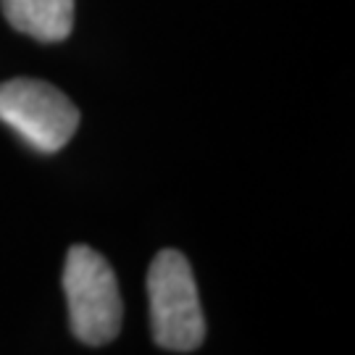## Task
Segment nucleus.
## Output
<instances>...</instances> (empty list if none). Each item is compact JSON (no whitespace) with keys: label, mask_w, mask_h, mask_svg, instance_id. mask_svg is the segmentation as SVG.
<instances>
[{"label":"nucleus","mask_w":355,"mask_h":355,"mask_svg":"<svg viewBox=\"0 0 355 355\" xmlns=\"http://www.w3.org/2000/svg\"><path fill=\"white\" fill-rule=\"evenodd\" d=\"M64 292L71 331L79 343L105 345L121 331L124 305L116 274L89 245H74L66 253Z\"/></svg>","instance_id":"obj_1"},{"label":"nucleus","mask_w":355,"mask_h":355,"mask_svg":"<svg viewBox=\"0 0 355 355\" xmlns=\"http://www.w3.org/2000/svg\"><path fill=\"white\" fill-rule=\"evenodd\" d=\"M153 340L166 347L187 353L205 340V318L198 297V284L190 261L179 250H161L148 268Z\"/></svg>","instance_id":"obj_2"},{"label":"nucleus","mask_w":355,"mask_h":355,"mask_svg":"<svg viewBox=\"0 0 355 355\" xmlns=\"http://www.w3.org/2000/svg\"><path fill=\"white\" fill-rule=\"evenodd\" d=\"M0 121L40 153H58L79 127L76 105L58 87L40 79L0 85Z\"/></svg>","instance_id":"obj_3"},{"label":"nucleus","mask_w":355,"mask_h":355,"mask_svg":"<svg viewBox=\"0 0 355 355\" xmlns=\"http://www.w3.org/2000/svg\"><path fill=\"white\" fill-rule=\"evenodd\" d=\"M8 24L40 42H61L74 26V0H3Z\"/></svg>","instance_id":"obj_4"}]
</instances>
